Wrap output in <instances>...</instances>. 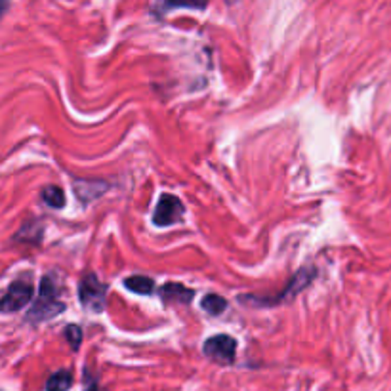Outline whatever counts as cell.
Returning a JSON list of instances; mask_svg holds the SVG:
<instances>
[{
  "instance_id": "cell-7",
  "label": "cell",
  "mask_w": 391,
  "mask_h": 391,
  "mask_svg": "<svg viewBox=\"0 0 391 391\" xmlns=\"http://www.w3.org/2000/svg\"><path fill=\"white\" fill-rule=\"evenodd\" d=\"M159 296H161L162 302H166V304H185V306H187V304H191L195 292L180 283H166L164 286H161Z\"/></svg>"
},
{
  "instance_id": "cell-8",
  "label": "cell",
  "mask_w": 391,
  "mask_h": 391,
  "mask_svg": "<svg viewBox=\"0 0 391 391\" xmlns=\"http://www.w3.org/2000/svg\"><path fill=\"white\" fill-rule=\"evenodd\" d=\"M207 0H159L155 6V14L161 16L164 12L176 8H189V10H205L207 8Z\"/></svg>"
},
{
  "instance_id": "cell-1",
  "label": "cell",
  "mask_w": 391,
  "mask_h": 391,
  "mask_svg": "<svg viewBox=\"0 0 391 391\" xmlns=\"http://www.w3.org/2000/svg\"><path fill=\"white\" fill-rule=\"evenodd\" d=\"M65 309V304L60 298V284L55 283V275H44L40 281L39 298L27 313L29 322H42L54 319Z\"/></svg>"
},
{
  "instance_id": "cell-14",
  "label": "cell",
  "mask_w": 391,
  "mask_h": 391,
  "mask_svg": "<svg viewBox=\"0 0 391 391\" xmlns=\"http://www.w3.org/2000/svg\"><path fill=\"white\" fill-rule=\"evenodd\" d=\"M65 340L69 342L71 349L77 351L80 344H82V329L77 327V324H67L65 327Z\"/></svg>"
},
{
  "instance_id": "cell-11",
  "label": "cell",
  "mask_w": 391,
  "mask_h": 391,
  "mask_svg": "<svg viewBox=\"0 0 391 391\" xmlns=\"http://www.w3.org/2000/svg\"><path fill=\"white\" fill-rule=\"evenodd\" d=\"M200 307L207 311L208 315H222L225 309H227V302H225V298L223 296H220V294H207L205 298H202V302H200Z\"/></svg>"
},
{
  "instance_id": "cell-3",
  "label": "cell",
  "mask_w": 391,
  "mask_h": 391,
  "mask_svg": "<svg viewBox=\"0 0 391 391\" xmlns=\"http://www.w3.org/2000/svg\"><path fill=\"white\" fill-rule=\"evenodd\" d=\"M78 298L86 309L100 313L107 304V286L101 283L96 273H86L78 286Z\"/></svg>"
},
{
  "instance_id": "cell-15",
  "label": "cell",
  "mask_w": 391,
  "mask_h": 391,
  "mask_svg": "<svg viewBox=\"0 0 391 391\" xmlns=\"http://www.w3.org/2000/svg\"><path fill=\"white\" fill-rule=\"evenodd\" d=\"M225 2H227V4H235L237 0H225Z\"/></svg>"
},
{
  "instance_id": "cell-4",
  "label": "cell",
  "mask_w": 391,
  "mask_h": 391,
  "mask_svg": "<svg viewBox=\"0 0 391 391\" xmlns=\"http://www.w3.org/2000/svg\"><path fill=\"white\" fill-rule=\"evenodd\" d=\"M33 298V281L27 275L19 277L17 281L10 284L8 290L2 298V311L4 313H12V311H19L24 309Z\"/></svg>"
},
{
  "instance_id": "cell-2",
  "label": "cell",
  "mask_w": 391,
  "mask_h": 391,
  "mask_svg": "<svg viewBox=\"0 0 391 391\" xmlns=\"http://www.w3.org/2000/svg\"><path fill=\"white\" fill-rule=\"evenodd\" d=\"M315 271L313 269H299L296 275L292 277V283L286 284L281 294L275 296H258V294H245V296H238V302L243 306H252V307H273L283 304L286 299L294 298L299 290H304L307 284L313 281Z\"/></svg>"
},
{
  "instance_id": "cell-12",
  "label": "cell",
  "mask_w": 391,
  "mask_h": 391,
  "mask_svg": "<svg viewBox=\"0 0 391 391\" xmlns=\"http://www.w3.org/2000/svg\"><path fill=\"white\" fill-rule=\"evenodd\" d=\"M42 200L50 208H58L60 210V208L65 207V193L58 185H48V187L42 189Z\"/></svg>"
},
{
  "instance_id": "cell-13",
  "label": "cell",
  "mask_w": 391,
  "mask_h": 391,
  "mask_svg": "<svg viewBox=\"0 0 391 391\" xmlns=\"http://www.w3.org/2000/svg\"><path fill=\"white\" fill-rule=\"evenodd\" d=\"M40 237H42V227H40L39 223L33 222L25 223L14 238L19 241V243H39Z\"/></svg>"
},
{
  "instance_id": "cell-10",
  "label": "cell",
  "mask_w": 391,
  "mask_h": 391,
  "mask_svg": "<svg viewBox=\"0 0 391 391\" xmlns=\"http://www.w3.org/2000/svg\"><path fill=\"white\" fill-rule=\"evenodd\" d=\"M124 286L128 290L136 292V294H151L155 288V283L153 279H149L146 275H134L124 279Z\"/></svg>"
},
{
  "instance_id": "cell-9",
  "label": "cell",
  "mask_w": 391,
  "mask_h": 391,
  "mask_svg": "<svg viewBox=\"0 0 391 391\" xmlns=\"http://www.w3.org/2000/svg\"><path fill=\"white\" fill-rule=\"evenodd\" d=\"M73 385V374L69 370H58L48 378L46 391H69Z\"/></svg>"
},
{
  "instance_id": "cell-5",
  "label": "cell",
  "mask_w": 391,
  "mask_h": 391,
  "mask_svg": "<svg viewBox=\"0 0 391 391\" xmlns=\"http://www.w3.org/2000/svg\"><path fill=\"white\" fill-rule=\"evenodd\" d=\"M202 351L208 359L216 360L220 365H231L237 355V340L227 334H218V336L208 338Z\"/></svg>"
},
{
  "instance_id": "cell-6",
  "label": "cell",
  "mask_w": 391,
  "mask_h": 391,
  "mask_svg": "<svg viewBox=\"0 0 391 391\" xmlns=\"http://www.w3.org/2000/svg\"><path fill=\"white\" fill-rule=\"evenodd\" d=\"M184 218V205L182 200L174 197V195H168L164 193L159 200V205L155 208L153 214V223L159 225V227H168V225H174L180 220Z\"/></svg>"
}]
</instances>
